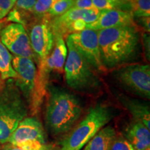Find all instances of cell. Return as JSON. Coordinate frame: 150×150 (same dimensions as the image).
I'll list each match as a JSON object with an SVG mask.
<instances>
[{"mask_svg":"<svg viewBox=\"0 0 150 150\" xmlns=\"http://www.w3.org/2000/svg\"><path fill=\"white\" fill-rule=\"evenodd\" d=\"M116 134L117 133L113 127L105 126L86 144L83 150H110Z\"/></svg>","mask_w":150,"mask_h":150,"instance_id":"obj_17","label":"cell"},{"mask_svg":"<svg viewBox=\"0 0 150 150\" xmlns=\"http://www.w3.org/2000/svg\"><path fill=\"white\" fill-rule=\"evenodd\" d=\"M1 150H28V149H22V148L18 147L17 146H15L12 144L7 143L4 144V145H2V147H1Z\"/></svg>","mask_w":150,"mask_h":150,"instance_id":"obj_27","label":"cell"},{"mask_svg":"<svg viewBox=\"0 0 150 150\" xmlns=\"http://www.w3.org/2000/svg\"><path fill=\"white\" fill-rule=\"evenodd\" d=\"M29 106L13 79L6 80L0 91V144L7 143L9 138L24 118Z\"/></svg>","mask_w":150,"mask_h":150,"instance_id":"obj_3","label":"cell"},{"mask_svg":"<svg viewBox=\"0 0 150 150\" xmlns=\"http://www.w3.org/2000/svg\"><path fill=\"white\" fill-rule=\"evenodd\" d=\"M118 99L132 115L135 121L142 123L147 129H150V108L149 104L123 95H119Z\"/></svg>","mask_w":150,"mask_h":150,"instance_id":"obj_16","label":"cell"},{"mask_svg":"<svg viewBox=\"0 0 150 150\" xmlns=\"http://www.w3.org/2000/svg\"><path fill=\"white\" fill-rule=\"evenodd\" d=\"M131 11L138 19L150 17V0H131Z\"/></svg>","mask_w":150,"mask_h":150,"instance_id":"obj_20","label":"cell"},{"mask_svg":"<svg viewBox=\"0 0 150 150\" xmlns=\"http://www.w3.org/2000/svg\"><path fill=\"white\" fill-rule=\"evenodd\" d=\"M124 137L135 150H145L150 147V131L143 124L134 121L127 127Z\"/></svg>","mask_w":150,"mask_h":150,"instance_id":"obj_15","label":"cell"},{"mask_svg":"<svg viewBox=\"0 0 150 150\" xmlns=\"http://www.w3.org/2000/svg\"><path fill=\"white\" fill-rule=\"evenodd\" d=\"M12 66L17 75L14 79L15 83L29 106L34 95L36 81L37 68L34 61L28 58L12 55Z\"/></svg>","mask_w":150,"mask_h":150,"instance_id":"obj_10","label":"cell"},{"mask_svg":"<svg viewBox=\"0 0 150 150\" xmlns=\"http://www.w3.org/2000/svg\"><path fill=\"white\" fill-rule=\"evenodd\" d=\"M66 37L97 72H104L106 70L101 61L97 31L86 29L80 32L71 33Z\"/></svg>","mask_w":150,"mask_h":150,"instance_id":"obj_9","label":"cell"},{"mask_svg":"<svg viewBox=\"0 0 150 150\" xmlns=\"http://www.w3.org/2000/svg\"><path fill=\"white\" fill-rule=\"evenodd\" d=\"M16 73L12 66V54L0 40V76L3 81L16 79Z\"/></svg>","mask_w":150,"mask_h":150,"instance_id":"obj_18","label":"cell"},{"mask_svg":"<svg viewBox=\"0 0 150 150\" xmlns=\"http://www.w3.org/2000/svg\"><path fill=\"white\" fill-rule=\"evenodd\" d=\"M100 15V11L97 9H83L71 8L65 13L59 17L52 18L49 20L50 28L54 37H64L68 35V29L70 24L78 20H83L87 24L95 22Z\"/></svg>","mask_w":150,"mask_h":150,"instance_id":"obj_12","label":"cell"},{"mask_svg":"<svg viewBox=\"0 0 150 150\" xmlns=\"http://www.w3.org/2000/svg\"><path fill=\"white\" fill-rule=\"evenodd\" d=\"M97 31L101 61L106 70L123 66L138 59L142 42L136 25Z\"/></svg>","mask_w":150,"mask_h":150,"instance_id":"obj_1","label":"cell"},{"mask_svg":"<svg viewBox=\"0 0 150 150\" xmlns=\"http://www.w3.org/2000/svg\"><path fill=\"white\" fill-rule=\"evenodd\" d=\"M56 0H36L31 13L38 18H45Z\"/></svg>","mask_w":150,"mask_h":150,"instance_id":"obj_22","label":"cell"},{"mask_svg":"<svg viewBox=\"0 0 150 150\" xmlns=\"http://www.w3.org/2000/svg\"><path fill=\"white\" fill-rule=\"evenodd\" d=\"M95 8L99 11L112 10H122L131 11V4L122 0H92Z\"/></svg>","mask_w":150,"mask_h":150,"instance_id":"obj_19","label":"cell"},{"mask_svg":"<svg viewBox=\"0 0 150 150\" xmlns=\"http://www.w3.org/2000/svg\"><path fill=\"white\" fill-rule=\"evenodd\" d=\"M4 83H5V81H3L2 79H1V76H0V91L2 90V88H4Z\"/></svg>","mask_w":150,"mask_h":150,"instance_id":"obj_29","label":"cell"},{"mask_svg":"<svg viewBox=\"0 0 150 150\" xmlns=\"http://www.w3.org/2000/svg\"><path fill=\"white\" fill-rule=\"evenodd\" d=\"M113 76L127 91L142 98L149 99V65H125L116 70L113 72Z\"/></svg>","mask_w":150,"mask_h":150,"instance_id":"obj_6","label":"cell"},{"mask_svg":"<svg viewBox=\"0 0 150 150\" xmlns=\"http://www.w3.org/2000/svg\"><path fill=\"white\" fill-rule=\"evenodd\" d=\"M132 25L136 24L131 12L112 9L100 11L98 19L93 23L86 24V29L99 31L110 28Z\"/></svg>","mask_w":150,"mask_h":150,"instance_id":"obj_13","label":"cell"},{"mask_svg":"<svg viewBox=\"0 0 150 150\" xmlns=\"http://www.w3.org/2000/svg\"><path fill=\"white\" fill-rule=\"evenodd\" d=\"M145 150H150V147H149V148H147V149H146Z\"/></svg>","mask_w":150,"mask_h":150,"instance_id":"obj_33","label":"cell"},{"mask_svg":"<svg viewBox=\"0 0 150 150\" xmlns=\"http://www.w3.org/2000/svg\"><path fill=\"white\" fill-rule=\"evenodd\" d=\"M44 21L38 22L31 27L29 35L35 61L38 64L37 71L44 69L47 58L54 48V35L49 24L48 18H43Z\"/></svg>","mask_w":150,"mask_h":150,"instance_id":"obj_7","label":"cell"},{"mask_svg":"<svg viewBox=\"0 0 150 150\" xmlns=\"http://www.w3.org/2000/svg\"><path fill=\"white\" fill-rule=\"evenodd\" d=\"M45 122L52 134L66 133L79 119L83 106L76 95L63 88L48 86Z\"/></svg>","mask_w":150,"mask_h":150,"instance_id":"obj_2","label":"cell"},{"mask_svg":"<svg viewBox=\"0 0 150 150\" xmlns=\"http://www.w3.org/2000/svg\"><path fill=\"white\" fill-rule=\"evenodd\" d=\"M3 27H4V22L2 20H0V30L2 29Z\"/></svg>","mask_w":150,"mask_h":150,"instance_id":"obj_30","label":"cell"},{"mask_svg":"<svg viewBox=\"0 0 150 150\" xmlns=\"http://www.w3.org/2000/svg\"><path fill=\"white\" fill-rule=\"evenodd\" d=\"M122 1H127V2H129V3H130L131 0H122Z\"/></svg>","mask_w":150,"mask_h":150,"instance_id":"obj_31","label":"cell"},{"mask_svg":"<svg viewBox=\"0 0 150 150\" xmlns=\"http://www.w3.org/2000/svg\"><path fill=\"white\" fill-rule=\"evenodd\" d=\"M73 8L83 9V10H90V9H94L95 7L93 4L92 0H74V5Z\"/></svg>","mask_w":150,"mask_h":150,"instance_id":"obj_26","label":"cell"},{"mask_svg":"<svg viewBox=\"0 0 150 150\" xmlns=\"http://www.w3.org/2000/svg\"><path fill=\"white\" fill-rule=\"evenodd\" d=\"M0 40L13 55L35 61L29 35L22 24L11 23L0 30Z\"/></svg>","mask_w":150,"mask_h":150,"instance_id":"obj_8","label":"cell"},{"mask_svg":"<svg viewBox=\"0 0 150 150\" xmlns=\"http://www.w3.org/2000/svg\"><path fill=\"white\" fill-rule=\"evenodd\" d=\"M139 22L146 31H149V18H139Z\"/></svg>","mask_w":150,"mask_h":150,"instance_id":"obj_28","label":"cell"},{"mask_svg":"<svg viewBox=\"0 0 150 150\" xmlns=\"http://www.w3.org/2000/svg\"><path fill=\"white\" fill-rule=\"evenodd\" d=\"M17 0H0V20H3L14 8Z\"/></svg>","mask_w":150,"mask_h":150,"instance_id":"obj_25","label":"cell"},{"mask_svg":"<svg viewBox=\"0 0 150 150\" xmlns=\"http://www.w3.org/2000/svg\"><path fill=\"white\" fill-rule=\"evenodd\" d=\"M1 147H2V145H1V144H0V150L1 149Z\"/></svg>","mask_w":150,"mask_h":150,"instance_id":"obj_32","label":"cell"},{"mask_svg":"<svg viewBox=\"0 0 150 150\" xmlns=\"http://www.w3.org/2000/svg\"><path fill=\"white\" fill-rule=\"evenodd\" d=\"M67 56V47L63 37H54V45L51 54L47 58L44 70L37 72V79L48 80L50 72L63 73Z\"/></svg>","mask_w":150,"mask_h":150,"instance_id":"obj_14","label":"cell"},{"mask_svg":"<svg viewBox=\"0 0 150 150\" xmlns=\"http://www.w3.org/2000/svg\"><path fill=\"white\" fill-rule=\"evenodd\" d=\"M67 56L64 66L65 79L67 86L74 91L90 93L100 87L101 81L97 72L79 53L66 37Z\"/></svg>","mask_w":150,"mask_h":150,"instance_id":"obj_5","label":"cell"},{"mask_svg":"<svg viewBox=\"0 0 150 150\" xmlns=\"http://www.w3.org/2000/svg\"><path fill=\"white\" fill-rule=\"evenodd\" d=\"M35 2L36 0H17L14 9L21 16L24 13H31Z\"/></svg>","mask_w":150,"mask_h":150,"instance_id":"obj_24","label":"cell"},{"mask_svg":"<svg viewBox=\"0 0 150 150\" xmlns=\"http://www.w3.org/2000/svg\"><path fill=\"white\" fill-rule=\"evenodd\" d=\"M113 116V110L105 104H96L91 107L83 119L61 142L59 150L82 149Z\"/></svg>","mask_w":150,"mask_h":150,"instance_id":"obj_4","label":"cell"},{"mask_svg":"<svg viewBox=\"0 0 150 150\" xmlns=\"http://www.w3.org/2000/svg\"><path fill=\"white\" fill-rule=\"evenodd\" d=\"M46 142V134L42 124L36 117H27L19 124L8 142L19 147L33 142Z\"/></svg>","mask_w":150,"mask_h":150,"instance_id":"obj_11","label":"cell"},{"mask_svg":"<svg viewBox=\"0 0 150 150\" xmlns=\"http://www.w3.org/2000/svg\"><path fill=\"white\" fill-rule=\"evenodd\" d=\"M74 5V0H56L46 16L49 18L59 17L72 8Z\"/></svg>","mask_w":150,"mask_h":150,"instance_id":"obj_21","label":"cell"},{"mask_svg":"<svg viewBox=\"0 0 150 150\" xmlns=\"http://www.w3.org/2000/svg\"><path fill=\"white\" fill-rule=\"evenodd\" d=\"M110 150H135L131 144L122 135L116 134L112 140Z\"/></svg>","mask_w":150,"mask_h":150,"instance_id":"obj_23","label":"cell"}]
</instances>
